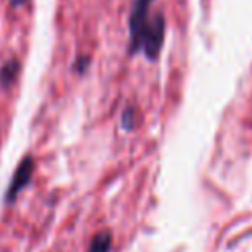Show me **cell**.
Masks as SVG:
<instances>
[{
  "instance_id": "1",
  "label": "cell",
  "mask_w": 252,
  "mask_h": 252,
  "mask_svg": "<svg viewBox=\"0 0 252 252\" xmlns=\"http://www.w3.org/2000/svg\"><path fill=\"white\" fill-rule=\"evenodd\" d=\"M163 33H165V20H163V16L161 14L152 16L148 20V24L144 26L142 39H140L146 57H150V59H156L158 57L159 47L163 43Z\"/></svg>"
},
{
  "instance_id": "2",
  "label": "cell",
  "mask_w": 252,
  "mask_h": 252,
  "mask_svg": "<svg viewBox=\"0 0 252 252\" xmlns=\"http://www.w3.org/2000/svg\"><path fill=\"white\" fill-rule=\"evenodd\" d=\"M152 0H136L134 8H132V14H130V20H128V26H130V53L138 51L142 47L140 39H142V32H144V26L148 24V8H150Z\"/></svg>"
},
{
  "instance_id": "3",
  "label": "cell",
  "mask_w": 252,
  "mask_h": 252,
  "mask_svg": "<svg viewBox=\"0 0 252 252\" xmlns=\"http://www.w3.org/2000/svg\"><path fill=\"white\" fill-rule=\"evenodd\" d=\"M32 173H33V158L26 156L18 163V167H16V171L12 175V181H10L8 191H6V203H12L20 195V191L28 187V183L32 181Z\"/></svg>"
},
{
  "instance_id": "4",
  "label": "cell",
  "mask_w": 252,
  "mask_h": 252,
  "mask_svg": "<svg viewBox=\"0 0 252 252\" xmlns=\"http://www.w3.org/2000/svg\"><path fill=\"white\" fill-rule=\"evenodd\" d=\"M110 246H112V234H110V230H98L93 236L87 252H110Z\"/></svg>"
},
{
  "instance_id": "5",
  "label": "cell",
  "mask_w": 252,
  "mask_h": 252,
  "mask_svg": "<svg viewBox=\"0 0 252 252\" xmlns=\"http://www.w3.org/2000/svg\"><path fill=\"white\" fill-rule=\"evenodd\" d=\"M18 69H20L18 59H16V57L8 59V61H6V63L0 67V85H2V87H8V85H10V83L16 79Z\"/></svg>"
},
{
  "instance_id": "6",
  "label": "cell",
  "mask_w": 252,
  "mask_h": 252,
  "mask_svg": "<svg viewBox=\"0 0 252 252\" xmlns=\"http://www.w3.org/2000/svg\"><path fill=\"white\" fill-rule=\"evenodd\" d=\"M134 124H136V112H134L132 106H128V108H124V112H122V128H124V130H132Z\"/></svg>"
},
{
  "instance_id": "7",
  "label": "cell",
  "mask_w": 252,
  "mask_h": 252,
  "mask_svg": "<svg viewBox=\"0 0 252 252\" xmlns=\"http://www.w3.org/2000/svg\"><path fill=\"white\" fill-rule=\"evenodd\" d=\"M89 61H91L89 55H77L75 61H73V71L75 73H85L87 67H89Z\"/></svg>"
},
{
  "instance_id": "8",
  "label": "cell",
  "mask_w": 252,
  "mask_h": 252,
  "mask_svg": "<svg viewBox=\"0 0 252 252\" xmlns=\"http://www.w3.org/2000/svg\"><path fill=\"white\" fill-rule=\"evenodd\" d=\"M24 2H26V0H12L14 6H20V4H24Z\"/></svg>"
}]
</instances>
